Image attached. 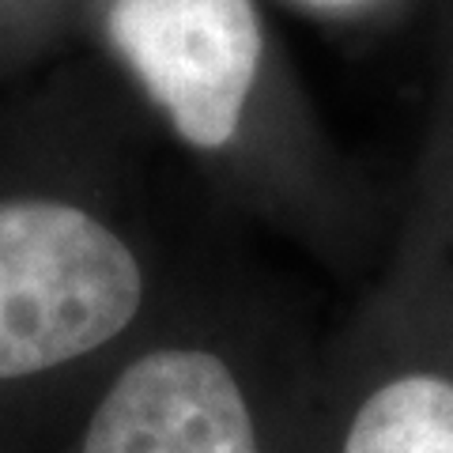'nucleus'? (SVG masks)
I'll list each match as a JSON object with an SVG mask.
<instances>
[{"label": "nucleus", "instance_id": "obj_2", "mask_svg": "<svg viewBox=\"0 0 453 453\" xmlns=\"http://www.w3.org/2000/svg\"><path fill=\"white\" fill-rule=\"evenodd\" d=\"M110 38L186 144H231L265 50L253 0H113Z\"/></svg>", "mask_w": 453, "mask_h": 453}, {"label": "nucleus", "instance_id": "obj_4", "mask_svg": "<svg viewBox=\"0 0 453 453\" xmlns=\"http://www.w3.org/2000/svg\"><path fill=\"white\" fill-rule=\"evenodd\" d=\"M333 453H453V344L381 351L348 396Z\"/></svg>", "mask_w": 453, "mask_h": 453}, {"label": "nucleus", "instance_id": "obj_3", "mask_svg": "<svg viewBox=\"0 0 453 453\" xmlns=\"http://www.w3.org/2000/svg\"><path fill=\"white\" fill-rule=\"evenodd\" d=\"M80 453H265L242 381L216 351L155 348L103 393Z\"/></svg>", "mask_w": 453, "mask_h": 453}, {"label": "nucleus", "instance_id": "obj_5", "mask_svg": "<svg viewBox=\"0 0 453 453\" xmlns=\"http://www.w3.org/2000/svg\"><path fill=\"white\" fill-rule=\"evenodd\" d=\"M306 4H314V8H359V4H366V0H306Z\"/></svg>", "mask_w": 453, "mask_h": 453}, {"label": "nucleus", "instance_id": "obj_1", "mask_svg": "<svg viewBox=\"0 0 453 453\" xmlns=\"http://www.w3.org/2000/svg\"><path fill=\"white\" fill-rule=\"evenodd\" d=\"M144 265L95 211L0 201V381H19L106 348L144 306Z\"/></svg>", "mask_w": 453, "mask_h": 453}]
</instances>
